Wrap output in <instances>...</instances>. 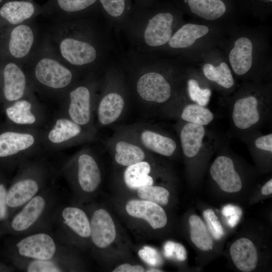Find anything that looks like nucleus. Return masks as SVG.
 <instances>
[{"label":"nucleus","instance_id":"21","mask_svg":"<svg viewBox=\"0 0 272 272\" xmlns=\"http://www.w3.org/2000/svg\"><path fill=\"white\" fill-rule=\"evenodd\" d=\"M209 31V27L206 25L187 23L172 34L168 43L172 48H185L192 45L197 39L206 36Z\"/></svg>","mask_w":272,"mask_h":272},{"label":"nucleus","instance_id":"46","mask_svg":"<svg viewBox=\"0 0 272 272\" xmlns=\"http://www.w3.org/2000/svg\"><path fill=\"white\" fill-rule=\"evenodd\" d=\"M261 192L263 195H267L272 193V179L269 180L262 187Z\"/></svg>","mask_w":272,"mask_h":272},{"label":"nucleus","instance_id":"36","mask_svg":"<svg viewBox=\"0 0 272 272\" xmlns=\"http://www.w3.org/2000/svg\"><path fill=\"white\" fill-rule=\"evenodd\" d=\"M97 0H56L58 8L69 13L84 10L93 5Z\"/></svg>","mask_w":272,"mask_h":272},{"label":"nucleus","instance_id":"24","mask_svg":"<svg viewBox=\"0 0 272 272\" xmlns=\"http://www.w3.org/2000/svg\"><path fill=\"white\" fill-rule=\"evenodd\" d=\"M33 136L29 133L12 131L0 134V157L16 154L31 147L34 143Z\"/></svg>","mask_w":272,"mask_h":272},{"label":"nucleus","instance_id":"12","mask_svg":"<svg viewBox=\"0 0 272 272\" xmlns=\"http://www.w3.org/2000/svg\"><path fill=\"white\" fill-rule=\"evenodd\" d=\"M91 237L98 247L105 248L111 245L116 237L114 222L110 214L105 209L95 211L90 222Z\"/></svg>","mask_w":272,"mask_h":272},{"label":"nucleus","instance_id":"44","mask_svg":"<svg viewBox=\"0 0 272 272\" xmlns=\"http://www.w3.org/2000/svg\"><path fill=\"white\" fill-rule=\"evenodd\" d=\"M222 215L225 217H229L235 214H242L241 210L238 207L228 205L223 207L222 210Z\"/></svg>","mask_w":272,"mask_h":272},{"label":"nucleus","instance_id":"33","mask_svg":"<svg viewBox=\"0 0 272 272\" xmlns=\"http://www.w3.org/2000/svg\"><path fill=\"white\" fill-rule=\"evenodd\" d=\"M138 195L141 199L165 206L169 201V191L165 187L157 185H150L137 189Z\"/></svg>","mask_w":272,"mask_h":272},{"label":"nucleus","instance_id":"40","mask_svg":"<svg viewBox=\"0 0 272 272\" xmlns=\"http://www.w3.org/2000/svg\"><path fill=\"white\" fill-rule=\"evenodd\" d=\"M255 148L260 151L272 153V134L261 135L255 139L254 142Z\"/></svg>","mask_w":272,"mask_h":272},{"label":"nucleus","instance_id":"11","mask_svg":"<svg viewBox=\"0 0 272 272\" xmlns=\"http://www.w3.org/2000/svg\"><path fill=\"white\" fill-rule=\"evenodd\" d=\"M17 246L21 255L35 259L49 260L56 251L54 241L45 233L27 236L21 240Z\"/></svg>","mask_w":272,"mask_h":272},{"label":"nucleus","instance_id":"1","mask_svg":"<svg viewBox=\"0 0 272 272\" xmlns=\"http://www.w3.org/2000/svg\"><path fill=\"white\" fill-rule=\"evenodd\" d=\"M107 149L117 165L126 167L147 160L151 153L145 150L125 126L115 128V131L106 142Z\"/></svg>","mask_w":272,"mask_h":272},{"label":"nucleus","instance_id":"41","mask_svg":"<svg viewBox=\"0 0 272 272\" xmlns=\"http://www.w3.org/2000/svg\"><path fill=\"white\" fill-rule=\"evenodd\" d=\"M145 268L141 265H132L129 263H123L112 271L113 272H143Z\"/></svg>","mask_w":272,"mask_h":272},{"label":"nucleus","instance_id":"18","mask_svg":"<svg viewBox=\"0 0 272 272\" xmlns=\"http://www.w3.org/2000/svg\"><path fill=\"white\" fill-rule=\"evenodd\" d=\"M4 93L8 101L20 99L24 95L26 86V76L21 68L14 62H9L4 67Z\"/></svg>","mask_w":272,"mask_h":272},{"label":"nucleus","instance_id":"47","mask_svg":"<svg viewBox=\"0 0 272 272\" xmlns=\"http://www.w3.org/2000/svg\"><path fill=\"white\" fill-rule=\"evenodd\" d=\"M241 214H237L228 217L227 223L231 227H234L238 223Z\"/></svg>","mask_w":272,"mask_h":272},{"label":"nucleus","instance_id":"3","mask_svg":"<svg viewBox=\"0 0 272 272\" xmlns=\"http://www.w3.org/2000/svg\"><path fill=\"white\" fill-rule=\"evenodd\" d=\"M135 90L138 97L148 105L165 104L172 95L169 81L163 74L155 71L142 74L137 80Z\"/></svg>","mask_w":272,"mask_h":272},{"label":"nucleus","instance_id":"5","mask_svg":"<svg viewBox=\"0 0 272 272\" xmlns=\"http://www.w3.org/2000/svg\"><path fill=\"white\" fill-rule=\"evenodd\" d=\"M58 49L63 60L74 66L87 65L93 62L97 57V51L93 45L73 37H61Z\"/></svg>","mask_w":272,"mask_h":272},{"label":"nucleus","instance_id":"27","mask_svg":"<svg viewBox=\"0 0 272 272\" xmlns=\"http://www.w3.org/2000/svg\"><path fill=\"white\" fill-rule=\"evenodd\" d=\"M62 217L64 223L77 235L83 238L90 236V222L82 210L76 207H66L62 211Z\"/></svg>","mask_w":272,"mask_h":272},{"label":"nucleus","instance_id":"8","mask_svg":"<svg viewBox=\"0 0 272 272\" xmlns=\"http://www.w3.org/2000/svg\"><path fill=\"white\" fill-rule=\"evenodd\" d=\"M260 101L253 95L240 97L234 102L232 119L235 126L246 130L257 124L261 118Z\"/></svg>","mask_w":272,"mask_h":272},{"label":"nucleus","instance_id":"25","mask_svg":"<svg viewBox=\"0 0 272 272\" xmlns=\"http://www.w3.org/2000/svg\"><path fill=\"white\" fill-rule=\"evenodd\" d=\"M38 184L32 179H25L15 183L7 193V205L20 207L31 200L38 192Z\"/></svg>","mask_w":272,"mask_h":272},{"label":"nucleus","instance_id":"28","mask_svg":"<svg viewBox=\"0 0 272 272\" xmlns=\"http://www.w3.org/2000/svg\"><path fill=\"white\" fill-rule=\"evenodd\" d=\"M190 237L200 250L207 251L213 249L214 241L207 227L198 215L193 214L189 219Z\"/></svg>","mask_w":272,"mask_h":272},{"label":"nucleus","instance_id":"16","mask_svg":"<svg viewBox=\"0 0 272 272\" xmlns=\"http://www.w3.org/2000/svg\"><path fill=\"white\" fill-rule=\"evenodd\" d=\"M253 44L247 37H240L234 42L229 54V60L234 73L238 76L246 74L253 64Z\"/></svg>","mask_w":272,"mask_h":272},{"label":"nucleus","instance_id":"2","mask_svg":"<svg viewBox=\"0 0 272 272\" xmlns=\"http://www.w3.org/2000/svg\"><path fill=\"white\" fill-rule=\"evenodd\" d=\"M140 144L148 152L165 157H171L177 149V144L171 137L146 124L124 125Z\"/></svg>","mask_w":272,"mask_h":272},{"label":"nucleus","instance_id":"29","mask_svg":"<svg viewBox=\"0 0 272 272\" xmlns=\"http://www.w3.org/2000/svg\"><path fill=\"white\" fill-rule=\"evenodd\" d=\"M83 132V126L72 120L57 119L48 133V139L55 144H59L80 137Z\"/></svg>","mask_w":272,"mask_h":272},{"label":"nucleus","instance_id":"15","mask_svg":"<svg viewBox=\"0 0 272 272\" xmlns=\"http://www.w3.org/2000/svg\"><path fill=\"white\" fill-rule=\"evenodd\" d=\"M230 254L236 267L243 272H250L257 266L258 255L253 242L242 237L235 241L230 248Z\"/></svg>","mask_w":272,"mask_h":272},{"label":"nucleus","instance_id":"35","mask_svg":"<svg viewBox=\"0 0 272 272\" xmlns=\"http://www.w3.org/2000/svg\"><path fill=\"white\" fill-rule=\"evenodd\" d=\"M208 229L212 237L219 240L224 235V229L218 217L212 209H207L203 213Z\"/></svg>","mask_w":272,"mask_h":272},{"label":"nucleus","instance_id":"45","mask_svg":"<svg viewBox=\"0 0 272 272\" xmlns=\"http://www.w3.org/2000/svg\"><path fill=\"white\" fill-rule=\"evenodd\" d=\"M175 242L167 241L164 246V254L166 258H170L174 256Z\"/></svg>","mask_w":272,"mask_h":272},{"label":"nucleus","instance_id":"34","mask_svg":"<svg viewBox=\"0 0 272 272\" xmlns=\"http://www.w3.org/2000/svg\"><path fill=\"white\" fill-rule=\"evenodd\" d=\"M187 90L191 101L200 106H206L210 99L211 91L209 88H202L198 81L190 79L187 82Z\"/></svg>","mask_w":272,"mask_h":272},{"label":"nucleus","instance_id":"6","mask_svg":"<svg viewBox=\"0 0 272 272\" xmlns=\"http://www.w3.org/2000/svg\"><path fill=\"white\" fill-rule=\"evenodd\" d=\"M126 105V98L121 90L107 89L96 107L99 125L106 126L116 122L123 115Z\"/></svg>","mask_w":272,"mask_h":272},{"label":"nucleus","instance_id":"14","mask_svg":"<svg viewBox=\"0 0 272 272\" xmlns=\"http://www.w3.org/2000/svg\"><path fill=\"white\" fill-rule=\"evenodd\" d=\"M77 178L82 189L93 192L100 185L101 173L94 157L88 153H82L78 158Z\"/></svg>","mask_w":272,"mask_h":272},{"label":"nucleus","instance_id":"30","mask_svg":"<svg viewBox=\"0 0 272 272\" xmlns=\"http://www.w3.org/2000/svg\"><path fill=\"white\" fill-rule=\"evenodd\" d=\"M202 72L208 80L225 89H230L234 86L233 75L225 62H222L217 65L206 63L202 66Z\"/></svg>","mask_w":272,"mask_h":272},{"label":"nucleus","instance_id":"31","mask_svg":"<svg viewBox=\"0 0 272 272\" xmlns=\"http://www.w3.org/2000/svg\"><path fill=\"white\" fill-rule=\"evenodd\" d=\"M180 117L185 122L205 126L214 120V115L206 106L192 103L183 107L180 113Z\"/></svg>","mask_w":272,"mask_h":272},{"label":"nucleus","instance_id":"10","mask_svg":"<svg viewBox=\"0 0 272 272\" xmlns=\"http://www.w3.org/2000/svg\"><path fill=\"white\" fill-rule=\"evenodd\" d=\"M68 113L72 120L83 127L91 123L92 97L88 86L80 85L71 91Z\"/></svg>","mask_w":272,"mask_h":272},{"label":"nucleus","instance_id":"19","mask_svg":"<svg viewBox=\"0 0 272 272\" xmlns=\"http://www.w3.org/2000/svg\"><path fill=\"white\" fill-rule=\"evenodd\" d=\"M206 134L204 126L185 122L179 129L180 145L184 155L189 158L195 157L201 149Z\"/></svg>","mask_w":272,"mask_h":272},{"label":"nucleus","instance_id":"39","mask_svg":"<svg viewBox=\"0 0 272 272\" xmlns=\"http://www.w3.org/2000/svg\"><path fill=\"white\" fill-rule=\"evenodd\" d=\"M140 257L149 265L156 266L162 262L161 257L158 252L154 248L146 246L139 250Z\"/></svg>","mask_w":272,"mask_h":272},{"label":"nucleus","instance_id":"23","mask_svg":"<svg viewBox=\"0 0 272 272\" xmlns=\"http://www.w3.org/2000/svg\"><path fill=\"white\" fill-rule=\"evenodd\" d=\"M35 6L26 1H13L6 3L0 9V16L10 24L23 23L35 14Z\"/></svg>","mask_w":272,"mask_h":272},{"label":"nucleus","instance_id":"43","mask_svg":"<svg viewBox=\"0 0 272 272\" xmlns=\"http://www.w3.org/2000/svg\"><path fill=\"white\" fill-rule=\"evenodd\" d=\"M175 256L177 260L184 261L186 260L187 253L185 248L181 244L175 243L174 252Z\"/></svg>","mask_w":272,"mask_h":272},{"label":"nucleus","instance_id":"48","mask_svg":"<svg viewBox=\"0 0 272 272\" xmlns=\"http://www.w3.org/2000/svg\"><path fill=\"white\" fill-rule=\"evenodd\" d=\"M146 271L148 272H161L163 271L161 269H157V268H151L149 269H148Z\"/></svg>","mask_w":272,"mask_h":272},{"label":"nucleus","instance_id":"4","mask_svg":"<svg viewBox=\"0 0 272 272\" xmlns=\"http://www.w3.org/2000/svg\"><path fill=\"white\" fill-rule=\"evenodd\" d=\"M33 73L39 83L52 89L67 87L73 78L72 72L67 66L49 55H43L36 60Z\"/></svg>","mask_w":272,"mask_h":272},{"label":"nucleus","instance_id":"26","mask_svg":"<svg viewBox=\"0 0 272 272\" xmlns=\"http://www.w3.org/2000/svg\"><path fill=\"white\" fill-rule=\"evenodd\" d=\"M187 3L192 13L206 20L218 19L226 11L222 0H187Z\"/></svg>","mask_w":272,"mask_h":272},{"label":"nucleus","instance_id":"38","mask_svg":"<svg viewBox=\"0 0 272 272\" xmlns=\"http://www.w3.org/2000/svg\"><path fill=\"white\" fill-rule=\"evenodd\" d=\"M29 272H58L61 269L54 262L49 260L36 259L30 263Z\"/></svg>","mask_w":272,"mask_h":272},{"label":"nucleus","instance_id":"9","mask_svg":"<svg viewBox=\"0 0 272 272\" xmlns=\"http://www.w3.org/2000/svg\"><path fill=\"white\" fill-rule=\"evenodd\" d=\"M125 211L131 217L146 221L154 229L164 228L168 218L161 206L143 199H131L127 202Z\"/></svg>","mask_w":272,"mask_h":272},{"label":"nucleus","instance_id":"32","mask_svg":"<svg viewBox=\"0 0 272 272\" xmlns=\"http://www.w3.org/2000/svg\"><path fill=\"white\" fill-rule=\"evenodd\" d=\"M31 103L28 101L18 100L6 109V114L16 123L31 124L36 121L35 116L31 111Z\"/></svg>","mask_w":272,"mask_h":272},{"label":"nucleus","instance_id":"42","mask_svg":"<svg viewBox=\"0 0 272 272\" xmlns=\"http://www.w3.org/2000/svg\"><path fill=\"white\" fill-rule=\"evenodd\" d=\"M7 193L5 186L0 184V220L4 219L7 215Z\"/></svg>","mask_w":272,"mask_h":272},{"label":"nucleus","instance_id":"49","mask_svg":"<svg viewBox=\"0 0 272 272\" xmlns=\"http://www.w3.org/2000/svg\"><path fill=\"white\" fill-rule=\"evenodd\" d=\"M267 1H270V2H271V1H272V0H267Z\"/></svg>","mask_w":272,"mask_h":272},{"label":"nucleus","instance_id":"13","mask_svg":"<svg viewBox=\"0 0 272 272\" xmlns=\"http://www.w3.org/2000/svg\"><path fill=\"white\" fill-rule=\"evenodd\" d=\"M174 17L170 13H160L149 20L144 33L145 43L158 47L168 42L172 35Z\"/></svg>","mask_w":272,"mask_h":272},{"label":"nucleus","instance_id":"37","mask_svg":"<svg viewBox=\"0 0 272 272\" xmlns=\"http://www.w3.org/2000/svg\"><path fill=\"white\" fill-rule=\"evenodd\" d=\"M105 11L111 16L120 17L125 9L124 0H100Z\"/></svg>","mask_w":272,"mask_h":272},{"label":"nucleus","instance_id":"17","mask_svg":"<svg viewBox=\"0 0 272 272\" xmlns=\"http://www.w3.org/2000/svg\"><path fill=\"white\" fill-rule=\"evenodd\" d=\"M34 40L35 33L30 26L25 23L16 25L10 35V54L16 59L26 58L32 50Z\"/></svg>","mask_w":272,"mask_h":272},{"label":"nucleus","instance_id":"22","mask_svg":"<svg viewBox=\"0 0 272 272\" xmlns=\"http://www.w3.org/2000/svg\"><path fill=\"white\" fill-rule=\"evenodd\" d=\"M45 201L40 196L33 197L14 218L12 227L17 231L28 229L39 218L45 207Z\"/></svg>","mask_w":272,"mask_h":272},{"label":"nucleus","instance_id":"20","mask_svg":"<svg viewBox=\"0 0 272 272\" xmlns=\"http://www.w3.org/2000/svg\"><path fill=\"white\" fill-rule=\"evenodd\" d=\"M152 169V165L148 160L125 167L123 173L124 184L128 188L132 190L153 185L154 178L150 175Z\"/></svg>","mask_w":272,"mask_h":272},{"label":"nucleus","instance_id":"7","mask_svg":"<svg viewBox=\"0 0 272 272\" xmlns=\"http://www.w3.org/2000/svg\"><path fill=\"white\" fill-rule=\"evenodd\" d=\"M210 172L221 190L227 193L237 192L242 187L241 178L236 171L233 160L228 156H218L212 163Z\"/></svg>","mask_w":272,"mask_h":272}]
</instances>
